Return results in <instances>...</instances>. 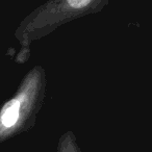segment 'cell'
<instances>
[{
	"label": "cell",
	"instance_id": "cell-1",
	"mask_svg": "<svg viewBox=\"0 0 152 152\" xmlns=\"http://www.w3.org/2000/svg\"><path fill=\"white\" fill-rule=\"evenodd\" d=\"M112 0H48L31 22V32L42 37L78 18L101 12Z\"/></svg>",
	"mask_w": 152,
	"mask_h": 152
},
{
	"label": "cell",
	"instance_id": "cell-2",
	"mask_svg": "<svg viewBox=\"0 0 152 152\" xmlns=\"http://www.w3.org/2000/svg\"><path fill=\"white\" fill-rule=\"evenodd\" d=\"M57 152H83L73 131L68 130L59 137L57 142Z\"/></svg>",
	"mask_w": 152,
	"mask_h": 152
}]
</instances>
